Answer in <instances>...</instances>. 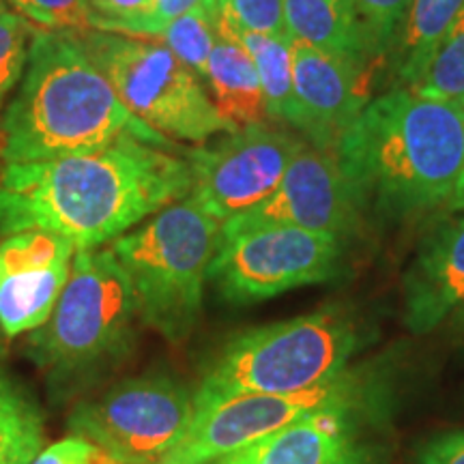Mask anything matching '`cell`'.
<instances>
[{"label":"cell","mask_w":464,"mask_h":464,"mask_svg":"<svg viewBox=\"0 0 464 464\" xmlns=\"http://www.w3.org/2000/svg\"><path fill=\"white\" fill-rule=\"evenodd\" d=\"M189 191L188 158L133 136L92 153L5 164L0 239L48 230L65 237L75 249H95L188 198Z\"/></svg>","instance_id":"1"},{"label":"cell","mask_w":464,"mask_h":464,"mask_svg":"<svg viewBox=\"0 0 464 464\" xmlns=\"http://www.w3.org/2000/svg\"><path fill=\"white\" fill-rule=\"evenodd\" d=\"M363 208L390 222L450 205L464 170V103L400 86L368 102L338 149Z\"/></svg>","instance_id":"2"},{"label":"cell","mask_w":464,"mask_h":464,"mask_svg":"<svg viewBox=\"0 0 464 464\" xmlns=\"http://www.w3.org/2000/svg\"><path fill=\"white\" fill-rule=\"evenodd\" d=\"M3 166L92 153L125 136L174 149L121 102L73 31H37L24 78L0 114Z\"/></svg>","instance_id":"3"},{"label":"cell","mask_w":464,"mask_h":464,"mask_svg":"<svg viewBox=\"0 0 464 464\" xmlns=\"http://www.w3.org/2000/svg\"><path fill=\"white\" fill-rule=\"evenodd\" d=\"M136 297L110 247L75 249L54 310L26 338L52 398L67 402L119 370L136 344Z\"/></svg>","instance_id":"4"},{"label":"cell","mask_w":464,"mask_h":464,"mask_svg":"<svg viewBox=\"0 0 464 464\" xmlns=\"http://www.w3.org/2000/svg\"><path fill=\"white\" fill-rule=\"evenodd\" d=\"M365 342L363 323L342 305L237 334L202 374L196 415L246 393H290L334 379Z\"/></svg>","instance_id":"5"},{"label":"cell","mask_w":464,"mask_h":464,"mask_svg":"<svg viewBox=\"0 0 464 464\" xmlns=\"http://www.w3.org/2000/svg\"><path fill=\"white\" fill-rule=\"evenodd\" d=\"M219 230L188 196L108 246L130 277L140 323L172 344L188 340L200 321Z\"/></svg>","instance_id":"6"},{"label":"cell","mask_w":464,"mask_h":464,"mask_svg":"<svg viewBox=\"0 0 464 464\" xmlns=\"http://www.w3.org/2000/svg\"><path fill=\"white\" fill-rule=\"evenodd\" d=\"M392 379L379 363L346 368L334 379L290 393H246L194 415L189 430L160 464H207L243 445L321 415L365 417L390 413Z\"/></svg>","instance_id":"7"},{"label":"cell","mask_w":464,"mask_h":464,"mask_svg":"<svg viewBox=\"0 0 464 464\" xmlns=\"http://www.w3.org/2000/svg\"><path fill=\"white\" fill-rule=\"evenodd\" d=\"M78 34L130 112L168 140L200 144L239 130L224 119L198 75L161 42L95 28Z\"/></svg>","instance_id":"8"},{"label":"cell","mask_w":464,"mask_h":464,"mask_svg":"<svg viewBox=\"0 0 464 464\" xmlns=\"http://www.w3.org/2000/svg\"><path fill=\"white\" fill-rule=\"evenodd\" d=\"M194 415L196 392L188 385L170 376H140L78 400L67 428L106 451L114 464H160L181 443Z\"/></svg>","instance_id":"9"},{"label":"cell","mask_w":464,"mask_h":464,"mask_svg":"<svg viewBox=\"0 0 464 464\" xmlns=\"http://www.w3.org/2000/svg\"><path fill=\"white\" fill-rule=\"evenodd\" d=\"M338 235L271 226L219 241L208 280L235 305L258 304L338 276L344 246Z\"/></svg>","instance_id":"10"},{"label":"cell","mask_w":464,"mask_h":464,"mask_svg":"<svg viewBox=\"0 0 464 464\" xmlns=\"http://www.w3.org/2000/svg\"><path fill=\"white\" fill-rule=\"evenodd\" d=\"M304 140L265 123L230 131L224 140L185 153L191 168L189 198L219 224L256 207L286 174Z\"/></svg>","instance_id":"11"},{"label":"cell","mask_w":464,"mask_h":464,"mask_svg":"<svg viewBox=\"0 0 464 464\" xmlns=\"http://www.w3.org/2000/svg\"><path fill=\"white\" fill-rule=\"evenodd\" d=\"M363 211L335 150L304 144L274 194L224 222L219 241L271 226L332 232L346 239L362 228Z\"/></svg>","instance_id":"12"},{"label":"cell","mask_w":464,"mask_h":464,"mask_svg":"<svg viewBox=\"0 0 464 464\" xmlns=\"http://www.w3.org/2000/svg\"><path fill=\"white\" fill-rule=\"evenodd\" d=\"M75 246L48 230L0 241V332L31 334L48 321L72 274Z\"/></svg>","instance_id":"13"},{"label":"cell","mask_w":464,"mask_h":464,"mask_svg":"<svg viewBox=\"0 0 464 464\" xmlns=\"http://www.w3.org/2000/svg\"><path fill=\"white\" fill-rule=\"evenodd\" d=\"M293 73L295 114L290 125L304 131L312 147L335 150L368 103L365 72L305 44H295Z\"/></svg>","instance_id":"14"},{"label":"cell","mask_w":464,"mask_h":464,"mask_svg":"<svg viewBox=\"0 0 464 464\" xmlns=\"http://www.w3.org/2000/svg\"><path fill=\"white\" fill-rule=\"evenodd\" d=\"M381 421L321 415L243 445L219 464H382L385 448L368 437Z\"/></svg>","instance_id":"15"},{"label":"cell","mask_w":464,"mask_h":464,"mask_svg":"<svg viewBox=\"0 0 464 464\" xmlns=\"http://www.w3.org/2000/svg\"><path fill=\"white\" fill-rule=\"evenodd\" d=\"M404 327L430 334L464 305V216L434 228L417 249L402 282Z\"/></svg>","instance_id":"16"},{"label":"cell","mask_w":464,"mask_h":464,"mask_svg":"<svg viewBox=\"0 0 464 464\" xmlns=\"http://www.w3.org/2000/svg\"><path fill=\"white\" fill-rule=\"evenodd\" d=\"M284 9L295 44H305L368 72L376 50L355 0H284Z\"/></svg>","instance_id":"17"},{"label":"cell","mask_w":464,"mask_h":464,"mask_svg":"<svg viewBox=\"0 0 464 464\" xmlns=\"http://www.w3.org/2000/svg\"><path fill=\"white\" fill-rule=\"evenodd\" d=\"M207 82L213 102L235 127L265 123L266 102L258 72L247 52L219 34L207 67Z\"/></svg>","instance_id":"18"},{"label":"cell","mask_w":464,"mask_h":464,"mask_svg":"<svg viewBox=\"0 0 464 464\" xmlns=\"http://www.w3.org/2000/svg\"><path fill=\"white\" fill-rule=\"evenodd\" d=\"M462 7L464 0H413L396 50L392 52L400 82L413 89Z\"/></svg>","instance_id":"19"},{"label":"cell","mask_w":464,"mask_h":464,"mask_svg":"<svg viewBox=\"0 0 464 464\" xmlns=\"http://www.w3.org/2000/svg\"><path fill=\"white\" fill-rule=\"evenodd\" d=\"M219 34L239 44L256 67L260 84H263L266 114L271 119L290 123L295 114V73H293V42L271 34L249 33L232 28L219 20Z\"/></svg>","instance_id":"20"},{"label":"cell","mask_w":464,"mask_h":464,"mask_svg":"<svg viewBox=\"0 0 464 464\" xmlns=\"http://www.w3.org/2000/svg\"><path fill=\"white\" fill-rule=\"evenodd\" d=\"M44 440L42 406L0 365V464H33Z\"/></svg>","instance_id":"21"},{"label":"cell","mask_w":464,"mask_h":464,"mask_svg":"<svg viewBox=\"0 0 464 464\" xmlns=\"http://www.w3.org/2000/svg\"><path fill=\"white\" fill-rule=\"evenodd\" d=\"M218 14L216 0H200L158 37L200 80H207L208 58L219 39Z\"/></svg>","instance_id":"22"},{"label":"cell","mask_w":464,"mask_h":464,"mask_svg":"<svg viewBox=\"0 0 464 464\" xmlns=\"http://www.w3.org/2000/svg\"><path fill=\"white\" fill-rule=\"evenodd\" d=\"M413 91L434 100L464 103V7L440 39L430 65L417 80Z\"/></svg>","instance_id":"23"},{"label":"cell","mask_w":464,"mask_h":464,"mask_svg":"<svg viewBox=\"0 0 464 464\" xmlns=\"http://www.w3.org/2000/svg\"><path fill=\"white\" fill-rule=\"evenodd\" d=\"M34 28L26 17L11 11L7 5H0V114L5 102L24 78Z\"/></svg>","instance_id":"24"},{"label":"cell","mask_w":464,"mask_h":464,"mask_svg":"<svg viewBox=\"0 0 464 464\" xmlns=\"http://www.w3.org/2000/svg\"><path fill=\"white\" fill-rule=\"evenodd\" d=\"M216 3L219 20L224 24L293 42L286 26L284 0H216Z\"/></svg>","instance_id":"25"},{"label":"cell","mask_w":464,"mask_h":464,"mask_svg":"<svg viewBox=\"0 0 464 464\" xmlns=\"http://www.w3.org/2000/svg\"><path fill=\"white\" fill-rule=\"evenodd\" d=\"M15 14L42 31H86L91 28L89 0H7Z\"/></svg>","instance_id":"26"},{"label":"cell","mask_w":464,"mask_h":464,"mask_svg":"<svg viewBox=\"0 0 464 464\" xmlns=\"http://www.w3.org/2000/svg\"><path fill=\"white\" fill-rule=\"evenodd\" d=\"M355 5L372 39L376 56L392 54L402 34L413 0H355Z\"/></svg>","instance_id":"27"},{"label":"cell","mask_w":464,"mask_h":464,"mask_svg":"<svg viewBox=\"0 0 464 464\" xmlns=\"http://www.w3.org/2000/svg\"><path fill=\"white\" fill-rule=\"evenodd\" d=\"M155 0H89L91 28L136 37Z\"/></svg>","instance_id":"28"},{"label":"cell","mask_w":464,"mask_h":464,"mask_svg":"<svg viewBox=\"0 0 464 464\" xmlns=\"http://www.w3.org/2000/svg\"><path fill=\"white\" fill-rule=\"evenodd\" d=\"M33 464H114L106 451L82 437H69L56 440L50 448L39 451Z\"/></svg>","instance_id":"29"},{"label":"cell","mask_w":464,"mask_h":464,"mask_svg":"<svg viewBox=\"0 0 464 464\" xmlns=\"http://www.w3.org/2000/svg\"><path fill=\"white\" fill-rule=\"evenodd\" d=\"M415 464H464V428L434 434L415 450Z\"/></svg>","instance_id":"30"},{"label":"cell","mask_w":464,"mask_h":464,"mask_svg":"<svg viewBox=\"0 0 464 464\" xmlns=\"http://www.w3.org/2000/svg\"><path fill=\"white\" fill-rule=\"evenodd\" d=\"M198 3L200 0H155L149 17L142 22V26L138 28L136 37L158 39L177 17L188 14V11L191 7H196Z\"/></svg>","instance_id":"31"},{"label":"cell","mask_w":464,"mask_h":464,"mask_svg":"<svg viewBox=\"0 0 464 464\" xmlns=\"http://www.w3.org/2000/svg\"><path fill=\"white\" fill-rule=\"evenodd\" d=\"M448 207H450V211H462L464 208V170H462V177H460V181H458V188L454 191V196H451Z\"/></svg>","instance_id":"32"},{"label":"cell","mask_w":464,"mask_h":464,"mask_svg":"<svg viewBox=\"0 0 464 464\" xmlns=\"http://www.w3.org/2000/svg\"><path fill=\"white\" fill-rule=\"evenodd\" d=\"M0 155H3V136H0ZM0 161H3V158H0Z\"/></svg>","instance_id":"33"},{"label":"cell","mask_w":464,"mask_h":464,"mask_svg":"<svg viewBox=\"0 0 464 464\" xmlns=\"http://www.w3.org/2000/svg\"><path fill=\"white\" fill-rule=\"evenodd\" d=\"M207 464H219V462H218V460H213V462H207Z\"/></svg>","instance_id":"34"},{"label":"cell","mask_w":464,"mask_h":464,"mask_svg":"<svg viewBox=\"0 0 464 464\" xmlns=\"http://www.w3.org/2000/svg\"><path fill=\"white\" fill-rule=\"evenodd\" d=\"M0 172H3V161H0Z\"/></svg>","instance_id":"35"},{"label":"cell","mask_w":464,"mask_h":464,"mask_svg":"<svg viewBox=\"0 0 464 464\" xmlns=\"http://www.w3.org/2000/svg\"><path fill=\"white\" fill-rule=\"evenodd\" d=\"M0 5H3V0H0Z\"/></svg>","instance_id":"36"}]
</instances>
